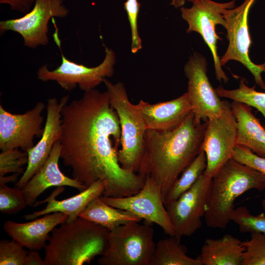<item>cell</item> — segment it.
Instances as JSON below:
<instances>
[{
    "instance_id": "8fae6325",
    "label": "cell",
    "mask_w": 265,
    "mask_h": 265,
    "mask_svg": "<svg viewBox=\"0 0 265 265\" xmlns=\"http://www.w3.org/2000/svg\"><path fill=\"white\" fill-rule=\"evenodd\" d=\"M69 9L63 0H36L33 7L23 16L0 22V33L8 30L19 33L25 46L35 49L49 43L48 24L55 17L65 18Z\"/></svg>"
},
{
    "instance_id": "7a4b0ae2",
    "label": "cell",
    "mask_w": 265,
    "mask_h": 265,
    "mask_svg": "<svg viewBox=\"0 0 265 265\" xmlns=\"http://www.w3.org/2000/svg\"><path fill=\"white\" fill-rule=\"evenodd\" d=\"M207 121L198 123L192 111L175 128L147 130L138 174L149 177L160 187L163 199L180 174L203 151Z\"/></svg>"
},
{
    "instance_id": "277c9868",
    "label": "cell",
    "mask_w": 265,
    "mask_h": 265,
    "mask_svg": "<svg viewBox=\"0 0 265 265\" xmlns=\"http://www.w3.org/2000/svg\"><path fill=\"white\" fill-rule=\"evenodd\" d=\"M265 189V177L233 158L212 177L211 195L205 215L207 225L224 229L231 221L236 199L251 189Z\"/></svg>"
},
{
    "instance_id": "d4e9b609",
    "label": "cell",
    "mask_w": 265,
    "mask_h": 265,
    "mask_svg": "<svg viewBox=\"0 0 265 265\" xmlns=\"http://www.w3.org/2000/svg\"><path fill=\"white\" fill-rule=\"evenodd\" d=\"M206 166V156L205 152L202 151L171 186L163 199L165 206L176 200L188 190L203 174Z\"/></svg>"
},
{
    "instance_id": "4316f807",
    "label": "cell",
    "mask_w": 265,
    "mask_h": 265,
    "mask_svg": "<svg viewBox=\"0 0 265 265\" xmlns=\"http://www.w3.org/2000/svg\"><path fill=\"white\" fill-rule=\"evenodd\" d=\"M231 221L236 224L240 232H257L265 234V213L253 215L244 206L235 208Z\"/></svg>"
},
{
    "instance_id": "484cf974",
    "label": "cell",
    "mask_w": 265,
    "mask_h": 265,
    "mask_svg": "<svg viewBox=\"0 0 265 265\" xmlns=\"http://www.w3.org/2000/svg\"><path fill=\"white\" fill-rule=\"evenodd\" d=\"M246 82V79L242 78L238 88L229 90L220 86L215 90L219 97L226 98L254 107L265 118V92L256 91L255 86L249 87Z\"/></svg>"
},
{
    "instance_id": "2e32d148",
    "label": "cell",
    "mask_w": 265,
    "mask_h": 265,
    "mask_svg": "<svg viewBox=\"0 0 265 265\" xmlns=\"http://www.w3.org/2000/svg\"><path fill=\"white\" fill-rule=\"evenodd\" d=\"M69 95L63 96L60 100L50 98L47 100V116L44 131L40 140L29 149L26 168L16 184L22 189L28 180L39 170L48 159L55 143L60 140L61 133L62 107L68 103Z\"/></svg>"
},
{
    "instance_id": "30bf717a",
    "label": "cell",
    "mask_w": 265,
    "mask_h": 265,
    "mask_svg": "<svg viewBox=\"0 0 265 265\" xmlns=\"http://www.w3.org/2000/svg\"><path fill=\"white\" fill-rule=\"evenodd\" d=\"M212 178L201 175L195 183L176 200L165 206L176 237L191 236L202 226L209 204Z\"/></svg>"
},
{
    "instance_id": "d590c367",
    "label": "cell",
    "mask_w": 265,
    "mask_h": 265,
    "mask_svg": "<svg viewBox=\"0 0 265 265\" xmlns=\"http://www.w3.org/2000/svg\"><path fill=\"white\" fill-rule=\"evenodd\" d=\"M19 175L18 173H13V174L9 176H0V185H4L9 183L16 182Z\"/></svg>"
},
{
    "instance_id": "9c48e42d",
    "label": "cell",
    "mask_w": 265,
    "mask_h": 265,
    "mask_svg": "<svg viewBox=\"0 0 265 265\" xmlns=\"http://www.w3.org/2000/svg\"><path fill=\"white\" fill-rule=\"evenodd\" d=\"M236 1L217 2L212 0H197L190 8H181L182 17L188 25L186 32L189 33L194 31L200 34L210 48L213 59L216 78L220 82H227L229 78L222 69L217 54V41L220 37L215 31V26L218 24L225 26L223 13L226 9L235 7Z\"/></svg>"
},
{
    "instance_id": "ba28073f",
    "label": "cell",
    "mask_w": 265,
    "mask_h": 265,
    "mask_svg": "<svg viewBox=\"0 0 265 265\" xmlns=\"http://www.w3.org/2000/svg\"><path fill=\"white\" fill-rule=\"evenodd\" d=\"M255 0H244L239 6L226 9L223 13L225 20L224 27L227 31L228 47L220 58L221 66L230 60H236L243 64L253 75L256 84L265 89L262 74L265 73V62L261 64L253 63L249 56L251 40L249 32L248 17Z\"/></svg>"
},
{
    "instance_id": "f1b7e54d",
    "label": "cell",
    "mask_w": 265,
    "mask_h": 265,
    "mask_svg": "<svg viewBox=\"0 0 265 265\" xmlns=\"http://www.w3.org/2000/svg\"><path fill=\"white\" fill-rule=\"evenodd\" d=\"M27 152L18 149L1 151L0 154V176L10 173H24V166L28 163Z\"/></svg>"
},
{
    "instance_id": "9a60e30c",
    "label": "cell",
    "mask_w": 265,
    "mask_h": 265,
    "mask_svg": "<svg viewBox=\"0 0 265 265\" xmlns=\"http://www.w3.org/2000/svg\"><path fill=\"white\" fill-rule=\"evenodd\" d=\"M45 108L42 102H39L30 110L23 114L8 112L0 105V149L6 151L21 148L27 152L32 148L35 137H41Z\"/></svg>"
},
{
    "instance_id": "83f0119b",
    "label": "cell",
    "mask_w": 265,
    "mask_h": 265,
    "mask_svg": "<svg viewBox=\"0 0 265 265\" xmlns=\"http://www.w3.org/2000/svg\"><path fill=\"white\" fill-rule=\"evenodd\" d=\"M243 244L245 251L242 265H265V234L250 233V238Z\"/></svg>"
},
{
    "instance_id": "e0dca14e",
    "label": "cell",
    "mask_w": 265,
    "mask_h": 265,
    "mask_svg": "<svg viewBox=\"0 0 265 265\" xmlns=\"http://www.w3.org/2000/svg\"><path fill=\"white\" fill-rule=\"evenodd\" d=\"M61 145L58 140L54 144L51 154L44 165L21 189L28 206H33L38 197L51 186H68L80 192L87 187L72 178L65 175L60 170Z\"/></svg>"
},
{
    "instance_id": "52a82bcc",
    "label": "cell",
    "mask_w": 265,
    "mask_h": 265,
    "mask_svg": "<svg viewBox=\"0 0 265 265\" xmlns=\"http://www.w3.org/2000/svg\"><path fill=\"white\" fill-rule=\"evenodd\" d=\"M115 63L114 51L106 46L104 60L93 67L72 61L61 53V63L58 67L50 70L47 64L43 65L38 69L37 76L43 82H56L67 91H72L78 85L80 90L86 91L95 89L105 79L111 77Z\"/></svg>"
},
{
    "instance_id": "44dd1931",
    "label": "cell",
    "mask_w": 265,
    "mask_h": 265,
    "mask_svg": "<svg viewBox=\"0 0 265 265\" xmlns=\"http://www.w3.org/2000/svg\"><path fill=\"white\" fill-rule=\"evenodd\" d=\"M231 107L237 120V144L265 158V128L260 119L253 113L251 106L246 104L233 101Z\"/></svg>"
},
{
    "instance_id": "ffe728a7",
    "label": "cell",
    "mask_w": 265,
    "mask_h": 265,
    "mask_svg": "<svg viewBox=\"0 0 265 265\" xmlns=\"http://www.w3.org/2000/svg\"><path fill=\"white\" fill-rule=\"evenodd\" d=\"M64 190L63 186L58 187L45 200L36 201L33 207L47 203L43 210L24 216L26 220H33L39 216L54 212H60L68 216L67 222H71L79 217L88 204L96 197L103 195L105 191L104 183L98 181L78 194L62 200L55 199Z\"/></svg>"
},
{
    "instance_id": "836d02e7",
    "label": "cell",
    "mask_w": 265,
    "mask_h": 265,
    "mask_svg": "<svg viewBox=\"0 0 265 265\" xmlns=\"http://www.w3.org/2000/svg\"><path fill=\"white\" fill-rule=\"evenodd\" d=\"M36 0H0V4L8 5L13 10L26 14L28 12Z\"/></svg>"
},
{
    "instance_id": "1f68e13d",
    "label": "cell",
    "mask_w": 265,
    "mask_h": 265,
    "mask_svg": "<svg viewBox=\"0 0 265 265\" xmlns=\"http://www.w3.org/2000/svg\"><path fill=\"white\" fill-rule=\"evenodd\" d=\"M131 30V52L135 53L142 49V41L138 31L137 18L140 7L138 0H127L124 3Z\"/></svg>"
},
{
    "instance_id": "cb8c5ba5",
    "label": "cell",
    "mask_w": 265,
    "mask_h": 265,
    "mask_svg": "<svg viewBox=\"0 0 265 265\" xmlns=\"http://www.w3.org/2000/svg\"><path fill=\"white\" fill-rule=\"evenodd\" d=\"M150 265H203L199 257L187 255L186 247L177 237L159 240L156 244Z\"/></svg>"
},
{
    "instance_id": "f546056e",
    "label": "cell",
    "mask_w": 265,
    "mask_h": 265,
    "mask_svg": "<svg viewBox=\"0 0 265 265\" xmlns=\"http://www.w3.org/2000/svg\"><path fill=\"white\" fill-rule=\"evenodd\" d=\"M27 204L22 190L0 185V211L7 214H16L24 209Z\"/></svg>"
},
{
    "instance_id": "8d00e7d4",
    "label": "cell",
    "mask_w": 265,
    "mask_h": 265,
    "mask_svg": "<svg viewBox=\"0 0 265 265\" xmlns=\"http://www.w3.org/2000/svg\"><path fill=\"white\" fill-rule=\"evenodd\" d=\"M197 0H171L170 4L175 8L183 7L186 1L194 2Z\"/></svg>"
},
{
    "instance_id": "d6a6232c",
    "label": "cell",
    "mask_w": 265,
    "mask_h": 265,
    "mask_svg": "<svg viewBox=\"0 0 265 265\" xmlns=\"http://www.w3.org/2000/svg\"><path fill=\"white\" fill-rule=\"evenodd\" d=\"M232 158L256 169L265 177V158L260 157L247 148L238 144H237L234 148Z\"/></svg>"
},
{
    "instance_id": "ac0fdd59",
    "label": "cell",
    "mask_w": 265,
    "mask_h": 265,
    "mask_svg": "<svg viewBox=\"0 0 265 265\" xmlns=\"http://www.w3.org/2000/svg\"><path fill=\"white\" fill-rule=\"evenodd\" d=\"M135 106L147 130L168 131L180 125L192 111L187 92L173 100L150 104L140 100Z\"/></svg>"
},
{
    "instance_id": "4fadbf2b",
    "label": "cell",
    "mask_w": 265,
    "mask_h": 265,
    "mask_svg": "<svg viewBox=\"0 0 265 265\" xmlns=\"http://www.w3.org/2000/svg\"><path fill=\"white\" fill-rule=\"evenodd\" d=\"M188 80L187 91L194 119L198 123L220 115L223 111L225 101H221L211 84L207 75L205 57L195 52L184 67Z\"/></svg>"
},
{
    "instance_id": "6da1fadb",
    "label": "cell",
    "mask_w": 265,
    "mask_h": 265,
    "mask_svg": "<svg viewBox=\"0 0 265 265\" xmlns=\"http://www.w3.org/2000/svg\"><path fill=\"white\" fill-rule=\"evenodd\" d=\"M60 159L72 178L88 187L98 181L103 196L121 197L137 193L145 178L123 169L118 159L121 132L117 114L106 91L94 89L62 108Z\"/></svg>"
},
{
    "instance_id": "5bb4252c",
    "label": "cell",
    "mask_w": 265,
    "mask_h": 265,
    "mask_svg": "<svg viewBox=\"0 0 265 265\" xmlns=\"http://www.w3.org/2000/svg\"><path fill=\"white\" fill-rule=\"evenodd\" d=\"M100 198L111 206L129 211L145 221L157 224L168 236H176L160 188L151 178H145L143 186L135 194L121 197L101 195Z\"/></svg>"
},
{
    "instance_id": "74e56055",
    "label": "cell",
    "mask_w": 265,
    "mask_h": 265,
    "mask_svg": "<svg viewBox=\"0 0 265 265\" xmlns=\"http://www.w3.org/2000/svg\"><path fill=\"white\" fill-rule=\"evenodd\" d=\"M261 205L263 210L265 212V198L262 200Z\"/></svg>"
},
{
    "instance_id": "7c38bea8",
    "label": "cell",
    "mask_w": 265,
    "mask_h": 265,
    "mask_svg": "<svg viewBox=\"0 0 265 265\" xmlns=\"http://www.w3.org/2000/svg\"><path fill=\"white\" fill-rule=\"evenodd\" d=\"M237 137V120L232 111L231 104L225 101L222 113L207 120L202 144L207 158L205 174L212 178L232 158Z\"/></svg>"
},
{
    "instance_id": "e575fe53",
    "label": "cell",
    "mask_w": 265,
    "mask_h": 265,
    "mask_svg": "<svg viewBox=\"0 0 265 265\" xmlns=\"http://www.w3.org/2000/svg\"><path fill=\"white\" fill-rule=\"evenodd\" d=\"M25 265H45L44 260L37 251H31L27 254Z\"/></svg>"
},
{
    "instance_id": "d6986e66",
    "label": "cell",
    "mask_w": 265,
    "mask_h": 265,
    "mask_svg": "<svg viewBox=\"0 0 265 265\" xmlns=\"http://www.w3.org/2000/svg\"><path fill=\"white\" fill-rule=\"evenodd\" d=\"M67 218L68 216L62 212H54L26 223L7 220L3 227L12 239L31 251H38L47 245L50 237L49 233L66 222Z\"/></svg>"
},
{
    "instance_id": "7402d4cb",
    "label": "cell",
    "mask_w": 265,
    "mask_h": 265,
    "mask_svg": "<svg viewBox=\"0 0 265 265\" xmlns=\"http://www.w3.org/2000/svg\"><path fill=\"white\" fill-rule=\"evenodd\" d=\"M245 247L230 234L218 238H207L198 257L203 265H242Z\"/></svg>"
},
{
    "instance_id": "4dcf8cb0",
    "label": "cell",
    "mask_w": 265,
    "mask_h": 265,
    "mask_svg": "<svg viewBox=\"0 0 265 265\" xmlns=\"http://www.w3.org/2000/svg\"><path fill=\"white\" fill-rule=\"evenodd\" d=\"M24 246L12 239H2L0 242V265H25L27 255Z\"/></svg>"
},
{
    "instance_id": "3957f363",
    "label": "cell",
    "mask_w": 265,
    "mask_h": 265,
    "mask_svg": "<svg viewBox=\"0 0 265 265\" xmlns=\"http://www.w3.org/2000/svg\"><path fill=\"white\" fill-rule=\"evenodd\" d=\"M109 231L96 223L78 217L51 232L45 247V265H82L102 255L108 244Z\"/></svg>"
},
{
    "instance_id": "603a6c76",
    "label": "cell",
    "mask_w": 265,
    "mask_h": 265,
    "mask_svg": "<svg viewBox=\"0 0 265 265\" xmlns=\"http://www.w3.org/2000/svg\"><path fill=\"white\" fill-rule=\"evenodd\" d=\"M79 217L99 224L109 231L128 223L140 222L142 219L132 212L107 204L100 196L92 200Z\"/></svg>"
},
{
    "instance_id": "5b68a950",
    "label": "cell",
    "mask_w": 265,
    "mask_h": 265,
    "mask_svg": "<svg viewBox=\"0 0 265 265\" xmlns=\"http://www.w3.org/2000/svg\"><path fill=\"white\" fill-rule=\"evenodd\" d=\"M110 105L119 118L121 132V148L118 159L124 169L138 173L144 149V138L147 128L135 105L129 100L123 83H113L105 79Z\"/></svg>"
},
{
    "instance_id": "8992f818",
    "label": "cell",
    "mask_w": 265,
    "mask_h": 265,
    "mask_svg": "<svg viewBox=\"0 0 265 265\" xmlns=\"http://www.w3.org/2000/svg\"><path fill=\"white\" fill-rule=\"evenodd\" d=\"M152 223L132 222L109 231L100 265H150L156 243Z\"/></svg>"
}]
</instances>
